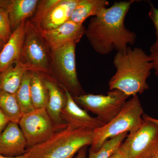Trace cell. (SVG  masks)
Returning <instances> with one entry per match:
<instances>
[{
    "instance_id": "34",
    "label": "cell",
    "mask_w": 158,
    "mask_h": 158,
    "mask_svg": "<svg viewBox=\"0 0 158 158\" xmlns=\"http://www.w3.org/2000/svg\"><path fill=\"white\" fill-rule=\"evenodd\" d=\"M2 42H3V41H2Z\"/></svg>"
},
{
    "instance_id": "29",
    "label": "cell",
    "mask_w": 158,
    "mask_h": 158,
    "mask_svg": "<svg viewBox=\"0 0 158 158\" xmlns=\"http://www.w3.org/2000/svg\"><path fill=\"white\" fill-rule=\"evenodd\" d=\"M75 158H86V147L83 148L79 151Z\"/></svg>"
},
{
    "instance_id": "14",
    "label": "cell",
    "mask_w": 158,
    "mask_h": 158,
    "mask_svg": "<svg viewBox=\"0 0 158 158\" xmlns=\"http://www.w3.org/2000/svg\"><path fill=\"white\" fill-rule=\"evenodd\" d=\"M43 75L48 93V102L46 110L59 130L63 129L67 127L62 117V110L66 102L65 91L62 88H59V85L52 78Z\"/></svg>"
},
{
    "instance_id": "4",
    "label": "cell",
    "mask_w": 158,
    "mask_h": 158,
    "mask_svg": "<svg viewBox=\"0 0 158 158\" xmlns=\"http://www.w3.org/2000/svg\"><path fill=\"white\" fill-rule=\"evenodd\" d=\"M144 111L138 95L127 101L119 113L111 121L93 131L90 149L98 151L110 138L124 133H133L141 126Z\"/></svg>"
},
{
    "instance_id": "26",
    "label": "cell",
    "mask_w": 158,
    "mask_h": 158,
    "mask_svg": "<svg viewBox=\"0 0 158 158\" xmlns=\"http://www.w3.org/2000/svg\"><path fill=\"white\" fill-rule=\"evenodd\" d=\"M150 56L152 60L155 74L158 77V54L151 53Z\"/></svg>"
},
{
    "instance_id": "3",
    "label": "cell",
    "mask_w": 158,
    "mask_h": 158,
    "mask_svg": "<svg viewBox=\"0 0 158 158\" xmlns=\"http://www.w3.org/2000/svg\"><path fill=\"white\" fill-rule=\"evenodd\" d=\"M93 131L67 126L48 140L27 149L34 158H72L83 148L91 145Z\"/></svg>"
},
{
    "instance_id": "1",
    "label": "cell",
    "mask_w": 158,
    "mask_h": 158,
    "mask_svg": "<svg viewBox=\"0 0 158 158\" xmlns=\"http://www.w3.org/2000/svg\"><path fill=\"white\" fill-rule=\"evenodd\" d=\"M135 1L116 2L90 19L85 35L98 53L124 51L136 41L135 33L127 28L125 18Z\"/></svg>"
},
{
    "instance_id": "16",
    "label": "cell",
    "mask_w": 158,
    "mask_h": 158,
    "mask_svg": "<svg viewBox=\"0 0 158 158\" xmlns=\"http://www.w3.org/2000/svg\"><path fill=\"white\" fill-rule=\"evenodd\" d=\"M39 2L38 0H10L7 11L12 32L23 21L33 16Z\"/></svg>"
},
{
    "instance_id": "10",
    "label": "cell",
    "mask_w": 158,
    "mask_h": 158,
    "mask_svg": "<svg viewBox=\"0 0 158 158\" xmlns=\"http://www.w3.org/2000/svg\"><path fill=\"white\" fill-rule=\"evenodd\" d=\"M62 89L65 91L66 102L62 110V117L67 126L94 131L106 124L97 117L90 116L86 110L82 109L76 102L68 90Z\"/></svg>"
},
{
    "instance_id": "8",
    "label": "cell",
    "mask_w": 158,
    "mask_h": 158,
    "mask_svg": "<svg viewBox=\"0 0 158 158\" xmlns=\"http://www.w3.org/2000/svg\"><path fill=\"white\" fill-rule=\"evenodd\" d=\"M139 128L129 133L120 149L127 158H151L158 148V125L143 116Z\"/></svg>"
},
{
    "instance_id": "21",
    "label": "cell",
    "mask_w": 158,
    "mask_h": 158,
    "mask_svg": "<svg viewBox=\"0 0 158 158\" xmlns=\"http://www.w3.org/2000/svg\"><path fill=\"white\" fill-rule=\"evenodd\" d=\"M31 71H28L23 77L21 84L15 95L23 115L35 110L31 99L30 83Z\"/></svg>"
},
{
    "instance_id": "28",
    "label": "cell",
    "mask_w": 158,
    "mask_h": 158,
    "mask_svg": "<svg viewBox=\"0 0 158 158\" xmlns=\"http://www.w3.org/2000/svg\"><path fill=\"white\" fill-rule=\"evenodd\" d=\"M0 158H34L32 156L31 152H27L25 154L22 156H19L16 157H7L0 155Z\"/></svg>"
},
{
    "instance_id": "2",
    "label": "cell",
    "mask_w": 158,
    "mask_h": 158,
    "mask_svg": "<svg viewBox=\"0 0 158 158\" xmlns=\"http://www.w3.org/2000/svg\"><path fill=\"white\" fill-rule=\"evenodd\" d=\"M113 64L116 71L109 81L110 90H119L129 97L148 90L147 79L154 65L150 55L142 49L128 47L117 52Z\"/></svg>"
},
{
    "instance_id": "11",
    "label": "cell",
    "mask_w": 158,
    "mask_h": 158,
    "mask_svg": "<svg viewBox=\"0 0 158 158\" xmlns=\"http://www.w3.org/2000/svg\"><path fill=\"white\" fill-rule=\"evenodd\" d=\"M79 0H59L33 24L40 32L59 27L70 19Z\"/></svg>"
},
{
    "instance_id": "17",
    "label": "cell",
    "mask_w": 158,
    "mask_h": 158,
    "mask_svg": "<svg viewBox=\"0 0 158 158\" xmlns=\"http://www.w3.org/2000/svg\"><path fill=\"white\" fill-rule=\"evenodd\" d=\"M28 71L19 60L11 64L0 73V90L15 94L20 86L24 75Z\"/></svg>"
},
{
    "instance_id": "18",
    "label": "cell",
    "mask_w": 158,
    "mask_h": 158,
    "mask_svg": "<svg viewBox=\"0 0 158 158\" xmlns=\"http://www.w3.org/2000/svg\"><path fill=\"white\" fill-rule=\"evenodd\" d=\"M109 4L106 0H79L69 20L83 24L87 18L98 15Z\"/></svg>"
},
{
    "instance_id": "6",
    "label": "cell",
    "mask_w": 158,
    "mask_h": 158,
    "mask_svg": "<svg viewBox=\"0 0 158 158\" xmlns=\"http://www.w3.org/2000/svg\"><path fill=\"white\" fill-rule=\"evenodd\" d=\"M77 43H69L52 51V78L73 97L85 94L78 78L76 66L75 50Z\"/></svg>"
},
{
    "instance_id": "31",
    "label": "cell",
    "mask_w": 158,
    "mask_h": 158,
    "mask_svg": "<svg viewBox=\"0 0 158 158\" xmlns=\"http://www.w3.org/2000/svg\"><path fill=\"white\" fill-rule=\"evenodd\" d=\"M151 158H158V148L151 157Z\"/></svg>"
},
{
    "instance_id": "30",
    "label": "cell",
    "mask_w": 158,
    "mask_h": 158,
    "mask_svg": "<svg viewBox=\"0 0 158 158\" xmlns=\"http://www.w3.org/2000/svg\"><path fill=\"white\" fill-rule=\"evenodd\" d=\"M143 116L145 118H147V119H149V120H151V121L155 123H156V124H157L158 125V119H156V118H152V117H151V116H148L147 115H143Z\"/></svg>"
},
{
    "instance_id": "27",
    "label": "cell",
    "mask_w": 158,
    "mask_h": 158,
    "mask_svg": "<svg viewBox=\"0 0 158 158\" xmlns=\"http://www.w3.org/2000/svg\"><path fill=\"white\" fill-rule=\"evenodd\" d=\"M110 158H127L120 148L116 150Z\"/></svg>"
},
{
    "instance_id": "32",
    "label": "cell",
    "mask_w": 158,
    "mask_h": 158,
    "mask_svg": "<svg viewBox=\"0 0 158 158\" xmlns=\"http://www.w3.org/2000/svg\"><path fill=\"white\" fill-rule=\"evenodd\" d=\"M5 43H4V42H2V41H1L0 40V52H1V51L3 47H4V45H5Z\"/></svg>"
},
{
    "instance_id": "23",
    "label": "cell",
    "mask_w": 158,
    "mask_h": 158,
    "mask_svg": "<svg viewBox=\"0 0 158 158\" xmlns=\"http://www.w3.org/2000/svg\"><path fill=\"white\" fill-rule=\"evenodd\" d=\"M12 33L8 11L0 9V40L6 44Z\"/></svg>"
},
{
    "instance_id": "25",
    "label": "cell",
    "mask_w": 158,
    "mask_h": 158,
    "mask_svg": "<svg viewBox=\"0 0 158 158\" xmlns=\"http://www.w3.org/2000/svg\"><path fill=\"white\" fill-rule=\"evenodd\" d=\"M10 122L9 118L0 109V134L2 132Z\"/></svg>"
},
{
    "instance_id": "22",
    "label": "cell",
    "mask_w": 158,
    "mask_h": 158,
    "mask_svg": "<svg viewBox=\"0 0 158 158\" xmlns=\"http://www.w3.org/2000/svg\"><path fill=\"white\" fill-rule=\"evenodd\" d=\"M128 133H124L109 139L96 152L89 150L88 158H110L120 147L122 143L127 137Z\"/></svg>"
},
{
    "instance_id": "9",
    "label": "cell",
    "mask_w": 158,
    "mask_h": 158,
    "mask_svg": "<svg viewBox=\"0 0 158 158\" xmlns=\"http://www.w3.org/2000/svg\"><path fill=\"white\" fill-rule=\"evenodd\" d=\"M19 124L27 140V149L45 142L59 130L45 108L23 114Z\"/></svg>"
},
{
    "instance_id": "7",
    "label": "cell",
    "mask_w": 158,
    "mask_h": 158,
    "mask_svg": "<svg viewBox=\"0 0 158 158\" xmlns=\"http://www.w3.org/2000/svg\"><path fill=\"white\" fill-rule=\"evenodd\" d=\"M73 98L81 107L95 114L107 123L119 113L129 96L120 90H114L106 95L85 94Z\"/></svg>"
},
{
    "instance_id": "20",
    "label": "cell",
    "mask_w": 158,
    "mask_h": 158,
    "mask_svg": "<svg viewBox=\"0 0 158 158\" xmlns=\"http://www.w3.org/2000/svg\"><path fill=\"white\" fill-rule=\"evenodd\" d=\"M0 109L10 122L19 124L23 114L15 94L0 90Z\"/></svg>"
},
{
    "instance_id": "15",
    "label": "cell",
    "mask_w": 158,
    "mask_h": 158,
    "mask_svg": "<svg viewBox=\"0 0 158 158\" xmlns=\"http://www.w3.org/2000/svg\"><path fill=\"white\" fill-rule=\"evenodd\" d=\"M26 21H23L12 32L0 52V73L19 60L24 40Z\"/></svg>"
},
{
    "instance_id": "5",
    "label": "cell",
    "mask_w": 158,
    "mask_h": 158,
    "mask_svg": "<svg viewBox=\"0 0 158 158\" xmlns=\"http://www.w3.org/2000/svg\"><path fill=\"white\" fill-rule=\"evenodd\" d=\"M19 61L28 70L52 78V51L28 19Z\"/></svg>"
},
{
    "instance_id": "24",
    "label": "cell",
    "mask_w": 158,
    "mask_h": 158,
    "mask_svg": "<svg viewBox=\"0 0 158 158\" xmlns=\"http://www.w3.org/2000/svg\"><path fill=\"white\" fill-rule=\"evenodd\" d=\"M150 8L148 15L153 23L156 36L155 42L150 47V52L151 53L158 54V9L156 8L151 2H150Z\"/></svg>"
},
{
    "instance_id": "33",
    "label": "cell",
    "mask_w": 158,
    "mask_h": 158,
    "mask_svg": "<svg viewBox=\"0 0 158 158\" xmlns=\"http://www.w3.org/2000/svg\"></svg>"
},
{
    "instance_id": "19",
    "label": "cell",
    "mask_w": 158,
    "mask_h": 158,
    "mask_svg": "<svg viewBox=\"0 0 158 158\" xmlns=\"http://www.w3.org/2000/svg\"><path fill=\"white\" fill-rule=\"evenodd\" d=\"M30 90L32 103L35 109H46L48 93L42 74L31 71Z\"/></svg>"
},
{
    "instance_id": "13",
    "label": "cell",
    "mask_w": 158,
    "mask_h": 158,
    "mask_svg": "<svg viewBox=\"0 0 158 158\" xmlns=\"http://www.w3.org/2000/svg\"><path fill=\"white\" fill-rule=\"evenodd\" d=\"M18 125L10 122L0 134V155L16 157L27 152V140Z\"/></svg>"
},
{
    "instance_id": "12",
    "label": "cell",
    "mask_w": 158,
    "mask_h": 158,
    "mask_svg": "<svg viewBox=\"0 0 158 158\" xmlns=\"http://www.w3.org/2000/svg\"><path fill=\"white\" fill-rule=\"evenodd\" d=\"M86 28L83 24L69 20L57 28L40 32L52 51L69 43L77 44L85 35Z\"/></svg>"
}]
</instances>
